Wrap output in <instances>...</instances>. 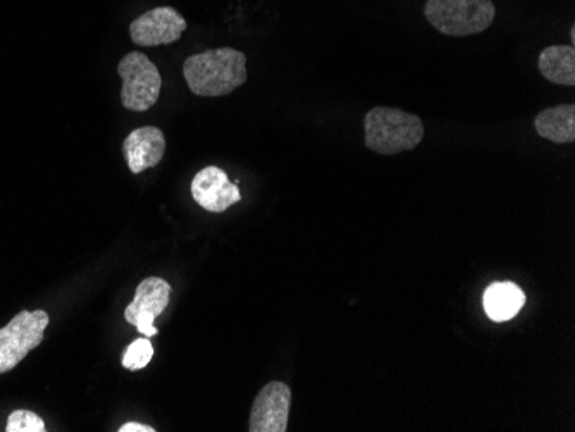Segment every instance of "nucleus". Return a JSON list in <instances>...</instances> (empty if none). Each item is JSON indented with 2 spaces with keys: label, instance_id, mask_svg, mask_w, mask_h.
I'll return each instance as SVG.
<instances>
[{
  "label": "nucleus",
  "instance_id": "39448f33",
  "mask_svg": "<svg viewBox=\"0 0 575 432\" xmlns=\"http://www.w3.org/2000/svg\"><path fill=\"white\" fill-rule=\"evenodd\" d=\"M48 321L51 317L45 311H23L0 330V374L20 366V361L44 342Z\"/></svg>",
  "mask_w": 575,
  "mask_h": 432
},
{
  "label": "nucleus",
  "instance_id": "dca6fc26",
  "mask_svg": "<svg viewBox=\"0 0 575 432\" xmlns=\"http://www.w3.org/2000/svg\"><path fill=\"white\" fill-rule=\"evenodd\" d=\"M119 432H155L154 428L150 425L139 424V422H127L118 429Z\"/></svg>",
  "mask_w": 575,
  "mask_h": 432
},
{
  "label": "nucleus",
  "instance_id": "f03ea898",
  "mask_svg": "<svg viewBox=\"0 0 575 432\" xmlns=\"http://www.w3.org/2000/svg\"><path fill=\"white\" fill-rule=\"evenodd\" d=\"M366 147L381 155L414 150L424 140V122L419 116L394 107H375L364 119Z\"/></svg>",
  "mask_w": 575,
  "mask_h": 432
},
{
  "label": "nucleus",
  "instance_id": "423d86ee",
  "mask_svg": "<svg viewBox=\"0 0 575 432\" xmlns=\"http://www.w3.org/2000/svg\"><path fill=\"white\" fill-rule=\"evenodd\" d=\"M171 284L162 278H147L134 291V300L127 306L124 318L131 326L137 327L139 333L145 334L147 338L159 333L154 321L166 311L170 305Z\"/></svg>",
  "mask_w": 575,
  "mask_h": 432
},
{
  "label": "nucleus",
  "instance_id": "9d476101",
  "mask_svg": "<svg viewBox=\"0 0 575 432\" xmlns=\"http://www.w3.org/2000/svg\"><path fill=\"white\" fill-rule=\"evenodd\" d=\"M131 173L140 174L155 168L166 153V137L155 127H143L131 131L122 143Z\"/></svg>",
  "mask_w": 575,
  "mask_h": 432
},
{
  "label": "nucleus",
  "instance_id": "ddd939ff",
  "mask_svg": "<svg viewBox=\"0 0 575 432\" xmlns=\"http://www.w3.org/2000/svg\"><path fill=\"white\" fill-rule=\"evenodd\" d=\"M541 75L555 85L574 87L575 85V48L574 45H552L544 48L538 60Z\"/></svg>",
  "mask_w": 575,
  "mask_h": 432
},
{
  "label": "nucleus",
  "instance_id": "f257e3e1",
  "mask_svg": "<svg viewBox=\"0 0 575 432\" xmlns=\"http://www.w3.org/2000/svg\"><path fill=\"white\" fill-rule=\"evenodd\" d=\"M183 76L189 90L198 97H225L249 79L247 55L231 47L205 51L185 61Z\"/></svg>",
  "mask_w": 575,
  "mask_h": 432
},
{
  "label": "nucleus",
  "instance_id": "6e6552de",
  "mask_svg": "<svg viewBox=\"0 0 575 432\" xmlns=\"http://www.w3.org/2000/svg\"><path fill=\"white\" fill-rule=\"evenodd\" d=\"M292 407V389L272 381L260 389L250 412V432H286Z\"/></svg>",
  "mask_w": 575,
  "mask_h": 432
},
{
  "label": "nucleus",
  "instance_id": "0eeeda50",
  "mask_svg": "<svg viewBox=\"0 0 575 432\" xmlns=\"http://www.w3.org/2000/svg\"><path fill=\"white\" fill-rule=\"evenodd\" d=\"M186 30V20L174 8H161L147 11L131 23L130 35L133 44L140 47L171 45L182 39Z\"/></svg>",
  "mask_w": 575,
  "mask_h": 432
},
{
  "label": "nucleus",
  "instance_id": "2eb2a0df",
  "mask_svg": "<svg viewBox=\"0 0 575 432\" xmlns=\"http://www.w3.org/2000/svg\"><path fill=\"white\" fill-rule=\"evenodd\" d=\"M8 432H45V422L42 417L29 410H17L8 419Z\"/></svg>",
  "mask_w": 575,
  "mask_h": 432
},
{
  "label": "nucleus",
  "instance_id": "7ed1b4c3",
  "mask_svg": "<svg viewBox=\"0 0 575 432\" xmlns=\"http://www.w3.org/2000/svg\"><path fill=\"white\" fill-rule=\"evenodd\" d=\"M424 14L443 35L469 36L491 26L497 8L491 0H427Z\"/></svg>",
  "mask_w": 575,
  "mask_h": 432
},
{
  "label": "nucleus",
  "instance_id": "1a4fd4ad",
  "mask_svg": "<svg viewBox=\"0 0 575 432\" xmlns=\"http://www.w3.org/2000/svg\"><path fill=\"white\" fill-rule=\"evenodd\" d=\"M192 197L207 213L213 214L226 213L231 205L241 201L238 186L216 165H207L195 174L192 181Z\"/></svg>",
  "mask_w": 575,
  "mask_h": 432
},
{
  "label": "nucleus",
  "instance_id": "4468645a",
  "mask_svg": "<svg viewBox=\"0 0 575 432\" xmlns=\"http://www.w3.org/2000/svg\"><path fill=\"white\" fill-rule=\"evenodd\" d=\"M154 357V346L149 338L134 339L122 354L121 364L128 370H142Z\"/></svg>",
  "mask_w": 575,
  "mask_h": 432
},
{
  "label": "nucleus",
  "instance_id": "f8f14e48",
  "mask_svg": "<svg viewBox=\"0 0 575 432\" xmlns=\"http://www.w3.org/2000/svg\"><path fill=\"white\" fill-rule=\"evenodd\" d=\"M538 134L552 143L565 145L575 142V106L562 104L541 110L534 119Z\"/></svg>",
  "mask_w": 575,
  "mask_h": 432
},
{
  "label": "nucleus",
  "instance_id": "9b49d317",
  "mask_svg": "<svg viewBox=\"0 0 575 432\" xmlns=\"http://www.w3.org/2000/svg\"><path fill=\"white\" fill-rule=\"evenodd\" d=\"M486 314L492 323H505L516 317L525 305V293L512 281L492 283L482 296Z\"/></svg>",
  "mask_w": 575,
  "mask_h": 432
},
{
  "label": "nucleus",
  "instance_id": "20e7f679",
  "mask_svg": "<svg viewBox=\"0 0 575 432\" xmlns=\"http://www.w3.org/2000/svg\"><path fill=\"white\" fill-rule=\"evenodd\" d=\"M118 75L122 79L121 104L133 112H147L158 104L162 76L158 66L142 52H130L119 61Z\"/></svg>",
  "mask_w": 575,
  "mask_h": 432
}]
</instances>
